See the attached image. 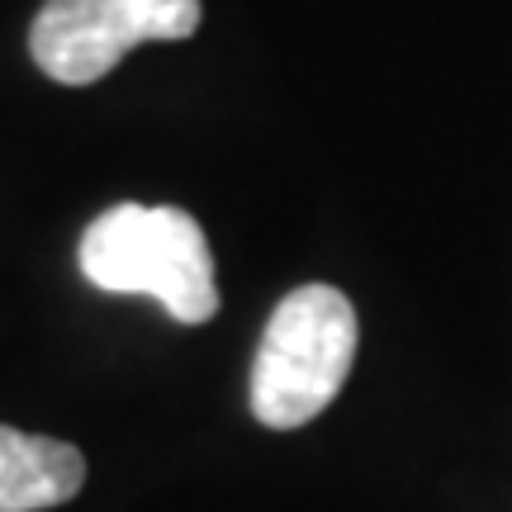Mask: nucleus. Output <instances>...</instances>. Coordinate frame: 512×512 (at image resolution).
I'll return each instance as SVG.
<instances>
[{"instance_id": "obj_1", "label": "nucleus", "mask_w": 512, "mask_h": 512, "mask_svg": "<svg viewBox=\"0 0 512 512\" xmlns=\"http://www.w3.org/2000/svg\"><path fill=\"white\" fill-rule=\"evenodd\" d=\"M81 271L105 294H147L176 323L219 313L209 238L176 204H114L81 233Z\"/></svg>"}, {"instance_id": "obj_2", "label": "nucleus", "mask_w": 512, "mask_h": 512, "mask_svg": "<svg viewBox=\"0 0 512 512\" xmlns=\"http://www.w3.org/2000/svg\"><path fill=\"white\" fill-rule=\"evenodd\" d=\"M356 309L332 285H299L275 304L252 361V418L294 432L328 408L356 361Z\"/></svg>"}, {"instance_id": "obj_3", "label": "nucleus", "mask_w": 512, "mask_h": 512, "mask_svg": "<svg viewBox=\"0 0 512 512\" xmlns=\"http://www.w3.org/2000/svg\"><path fill=\"white\" fill-rule=\"evenodd\" d=\"M200 29V0H43L29 57L57 86H95L138 43H176Z\"/></svg>"}, {"instance_id": "obj_4", "label": "nucleus", "mask_w": 512, "mask_h": 512, "mask_svg": "<svg viewBox=\"0 0 512 512\" xmlns=\"http://www.w3.org/2000/svg\"><path fill=\"white\" fill-rule=\"evenodd\" d=\"M86 484V456L57 437L0 427V512L62 508Z\"/></svg>"}]
</instances>
